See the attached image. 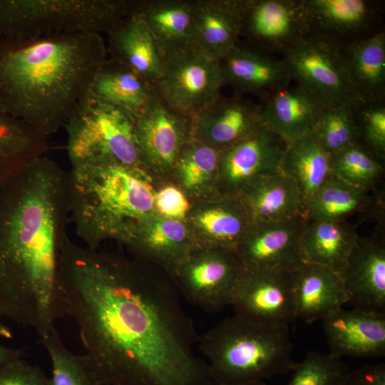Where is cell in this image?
Returning <instances> with one entry per match:
<instances>
[{
    "mask_svg": "<svg viewBox=\"0 0 385 385\" xmlns=\"http://www.w3.org/2000/svg\"><path fill=\"white\" fill-rule=\"evenodd\" d=\"M184 145L177 163L185 186L196 188L218 169L222 152L200 141Z\"/></svg>",
    "mask_w": 385,
    "mask_h": 385,
    "instance_id": "cell-38",
    "label": "cell"
},
{
    "mask_svg": "<svg viewBox=\"0 0 385 385\" xmlns=\"http://www.w3.org/2000/svg\"><path fill=\"white\" fill-rule=\"evenodd\" d=\"M154 205L160 213L171 219L185 217L189 202L183 193L174 186H167L155 196Z\"/></svg>",
    "mask_w": 385,
    "mask_h": 385,
    "instance_id": "cell-41",
    "label": "cell"
},
{
    "mask_svg": "<svg viewBox=\"0 0 385 385\" xmlns=\"http://www.w3.org/2000/svg\"><path fill=\"white\" fill-rule=\"evenodd\" d=\"M356 115L359 131L367 148L380 158L385 155V108L366 103L356 107Z\"/></svg>",
    "mask_w": 385,
    "mask_h": 385,
    "instance_id": "cell-39",
    "label": "cell"
},
{
    "mask_svg": "<svg viewBox=\"0 0 385 385\" xmlns=\"http://www.w3.org/2000/svg\"><path fill=\"white\" fill-rule=\"evenodd\" d=\"M69 218L68 173L46 154L0 186V316L40 339L68 315L58 262Z\"/></svg>",
    "mask_w": 385,
    "mask_h": 385,
    "instance_id": "cell-2",
    "label": "cell"
},
{
    "mask_svg": "<svg viewBox=\"0 0 385 385\" xmlns=\"http://www.w3.org/2000/svg\"><path fill=\"white\" fill-rule=\"evenodd\" d=\"M216 385H245L292 371L288 325L252 321L235 314L198 339Z\"/></svg>",
    "mask_w": 385,
    "mask_h": 385,
    "instance_id": "cell-5",
    "label": "cell"
},
{
    "mask_svg": "<svg viewBox=\"0 0 385 385\" xmlns=\"http://www.w3.org/2000/svg\"><path fill=\"white\" fill-rule=\"evenodd\" d=\"M305 217L250 223L235 250L244 267L285 272L296 268L302 263L300 237Z\"/></svg>",
    "mask_w": 385,
    "mask_h": 385,
    "instance_id": "cell-13",
    "label": "cell"
},
{
    "mask_svg": "<svg viewBox=\"0 0 385 385\" xmlns=\"http://www.w3.org/2000/svg\"><path fill=\"white\" fill-rule=\"evenodd\" d=\"M155 91L153 85L133 70L106 58L96 70L87 93L134 113L147 103Z\"/></svg>",
    "mask_w": 385,
    "mask_h": 385,
    "instance_id": "cell-27",
    "label": "cell"
},
{
    "mask_svg": "<svg viewBox=\"0 0 385 385\" xmlns=\"http://www.w3.org/2000/svg\"><path fill=\"white\" fill-rule=\"evenodd\" d=\"M216 385V384H214ZM245 385H266L264 382H259V383H255V384H245Z\"/></svg>",
    "mask_w": 385,
    "mask_h": 385,
    "instance_id": "cell-45",
    "label": "cell"
},
{
    "mask_svg": "<svg viewBox=\"0 0 385 385\" xmlns=\"http://www.w3.org/2000/svg\"><path fill=\"white\" fill-rule=\"evenodd\" d=\"M329 354L378 358L385 354V314L358 309L336 308L322 319Z\"/></svg>",
    "mask_w": 385,
    "mask_h": 385,
    "instance_id": "cell-17",
    "label": "cell"
},
{
    "mask_svg": "<svg viewBox=\"0 0 385 385\" xmlns=\"http://www.w3.org/2000/svg\"><path fill=\"white\" fill-rule=\"evenodd\" d=\"M197 221L220 247L235 251L250 223L241 202L240 206L205 210L197 215Z\"/></svg>",
    "mask_w": 385,
    "mask_h": 385,
    "instance_id": "cell-36",
    "label": "cell"
},
{
    "mask_svg": "<svg viewBox=\"0 0 385 385\" xmlns=\"http://www.w3.org/2000/svg\"><path fill=\"white\" fill-rule=\"evenodd\" d=\"M21 356V350L11 349L0 344V365Z\"/></svg>",
    "mask_w": 385,
    "mask_h": 385,
    "instance_id": "cell-43",
    "label": "cell"
},
{
    "mask_svg": "<svg viewBox=\"0 0 385 385\" xmlns=\"http://www.w3.org/2000/svg\"><path fill=\"white\" fill-rule=\"evenodd\" d=\"M48 379L36 365L21 358L0 365V385H48Z\"/></svg>",
    "mask_w": 385,
    "mask_h": 385,
    "instance_id": "cell-40",
    "label": "cell"
},
{
    "mask_svg": "<svg viewBox=\"0 0 385 385\" xmlns=\"http://www.w3.org/2000/svg\"><path fill=\"white\" fill-rule=\"evenodd\" d=\"M12 337L10 329L0 321V337L9 339L12 338Z\"/></svg>",
    "mask_w": 385,
    "mask_h": 385,
    "instance_id": "cell-44",
    "label": "cell"
},
{
    "mask_svg": "<svg viewBox=\"0 0 385 385\" xmlns=\"http://www.w3.org/2000/svg\"><path fill=\"white\" fill-rule=\"evenodd\" d=\"M179 294L207 312H217L230 304L232 295L245 267L235 250L187 255L176 267Z\"/></svg>",
    "mask_w": 385,
    "mask_h": 385,
    "instance_id": "cell-10",
    "label": "cell"
},
{
    "mask_svg": "<svg viewBox=\"0 0 385 385\" xmlns=\"http://www.w3.org/2000/svg\"><path fill=\"white\" fill-rule=\"evenodd\" d=\"M356 107L345 104L326 108L321 114L312 133L330 155L358 142Z\"/></svg>",
    "mask_w": 385,
    "mask_h": 385,
    "instance_id": "cell-35",
    "label": "cell"
},
{
    "mask_svg": "<svg viewBox=\"0 0 385 385\" xmlns=\"http://www.w3.org/2000/svg\"><path fill=\"white\" fill-rule=\"evenodd\" d=\"M225 85L235 94L255 95L264 101L289 86L292 78L284 61L256 46L236 44L220 60Z\"/></svg>",
    "mask_w": 385,
    "mask_h": 385,
    "instance_id": "cell-16",
    "label": "cell"
},
{
    "mask_svg": "<svg viewBox=\"0 0 385 385\" xmlns=\"http://www.w3.org/2000/svg\"><path fill=\"white\" fill-rule=\"evenodd\" d=\"M193 43L222 59L242 34L248 0H194Z\"/></svg>",
    "mask_w": 385,
    "mask_h": 385,
    "instance_id": "cell-20",
    "label": "cell"
},
{
    "mask_svg": "<svg viewBox=\"0 0 385 385\" xmlns=\"http://www.w3.org/2000/svg\"><path fill=\"white\" fill-rule=\"evenodd\" d=\"M312 29L302 0H248L242 34L256 47L283 53Z\"/></svg>",
    "mask_w": 385,
    "mask_h": 385,
    "instance_id": "cell-14",
    "label": "cell"
},
{
    "mask_svg": "<svg viewBox=\"0 0 385 385\" xmlns=\"http://www.w3.org/2000/svg\"><path fill=\"white\" fill-rule=\"evenodd\" d=\"M359 237L345 221L305 217L300 237L301 262L341 273Z\"/></svg>",
    "mask_w": 385,
    "mask_h": 385,
    "instance_id": "cell-24",
    "label": "cell"
},
{
    "mask_svg": "<svg viewBox=\"0 0 385 385\" xmlns=\"http://www.w3.org/2000/svg\"><path fill=\"white\" fill-rule=\"evenodd\" d=\"M47 149L46 137L10 115L0 105V186Z\"/></svg>",
    "mask_w": 385,
    "mask_h": 385,
    "instance_id": "cell-30",
    "label": "cell"
},
{
    "mask_svg": "<svg viewBox=\"0 0 385 385\" xmlns=\"http://www.w3.org/2000/svg\"><path fill=\"white\" fill-rule=\"evenodd\" d=\"M141 173L122 165L71 167L69 215L86 247L96 250L107 237L123 240L151 212L155 197Z\"/></svg>",
    "mask_w": 385,
    "mask_h": 385,
    "instance_id": "cell-4",
    "label": "cell"
},
{
    "mask_svg": "<svg viewBox=\"0 0 385 385\" xmlns=\"http://www.w3.org/2000/svg\"><path fill=\"white\" fill-rule=\"evenodd\" d=\"M312 28L347 33L364 26L369 8L364 0H302Z\"/></svg>",
    "mask_w": 385,
    "mask_h": 385,
    "instance_id": "cell-33",
    "label": "cell"
},
{
    "mask_svg": "<svg viewBox=\"0 0 385 385\" xmlns=\"http://www.w3.org/2000/svg\"><path fill=\"white\" fill-rule=\"evenodd\" d=\"M67 314L101 385H214L175 287L67 235L58 262Z\"/></svg>",
    "mask_w": 385,
    "mask_h": 385,
    "instance_id": "cell-1",
    "label": "cell"
},
{
    "mask_svg": "<svg viewBox=\"0 0 385 385\" xmlns=\"http://www.w3.org/2000/svg\"><path fill=\"white\" fill-rule=\"evenodd\" d=\"M287 144L262 124L222 152L220 165L229 185L245 192L262 180L282 173Z\"/></svg>",
    "mask_w": 385,
    "mask_h": 385,
    "instance_id": "cell-15",
    "label": "cell"
},
{
    "mask_svg": "<svg viewBox=\"0 0 385 385\" xmlns=\"http://www.w3.org/2000/svg\"><path fill=\"white\" fill-rule=\"evenodd\" d=\"M351 78L366 102L381 99L385 88V35L378 33L342 48Z\"/></svg>",
    "mask_w": 385,
    "mask_h": 385,
    "instance_id": "cell-29",
    "label": "cell"
},
{
    "mask_svg": "<svg viewBox=\"0 0 385 385\" xmlns=\"http://www.w3.org/2000/svg\"><path fill=\"white\" fill-rule=\"evenodd\" d=\"M225 85L220 61L190 44L162 54L154 88L168 106L192 117L216 101Z\"/></svg>",
    "mask_w": 385,
    "mask_h": 385,
    "instance_id": "cell-9",
    "label": "cell"
},
{
    "mask_svg": "<svg viewBox=\"0 0 385 385\" xmlns=\"http://www.w3.org/2000/svg\"><path fill=\"white\" fill-rule=\"evenodd\" d=\"M63 126L71 167L142 163L133 115L123 108L86 92Z\"/></svg>",
    "mask_w": 385,
    "mask_h": 385,
    "instance_id": "cell-7",
    "label": "cell"
},
{
    "mask_svg": "<svg viewBox=\"0 0 385 385\" xmlns=\"http://www.w3.org/2000/svg\"><path fill=\"white\" fill-rule=\"evenodd\" d=\"M128 0H0V41L108 33L133 10Z\"/></svg>",
    "mask_w": 385,
    "mask_h": 385,
    "instance_id": "cell-6",
    "label": "cell"
},
{
    "mask_svg": "<svg viewBox=\"0 0 385 385\" xmlns=\"http://www.w3.org/2000/svg\"><path fill=\"white\" fill-rule=\"evenodd\" d=\"M194 0L135 1L133 11L145 24L160 54L193 43Z\"/></svg>",
    "mask_w": 385,
    "mask_h": 385,
    "instance_id": "cell-25",
    "label": "cell"
},
{
    "mask_svg": "<svg viewBox=\"0 0 385 385\" xmlns=\"http://www.w3.org/2000/svg\"><path fill=\"white\" fill-rule=\"evenodd\" d=\"M343 385H385V364H364L349 370Z\"/></svg>",
    "mask_w": 385,
    "mask_h": 385,
    "instance_id": "cell-42",
    "label": "cell"
},
{
    "mask_svg": "<svg viewBox=\"0 0 385 385\" xmlns=\"http://www.w3.org/2000/svg\"><path fill=\"white\" fill-rule=\"evenodd\" d=\"M131 113L142 162L160 168L174 165L186 143L192 117L168 106L156 91Z\"/></svg>",
    "mask_w": 385,
    "mask_h": 385,
    "instance_id": "cell-12",
    "label": "cell"
},
{
    "mask_svg": "<svg viewBox=\"0 0 385 385\" xmlns=\"http://www.w3.org/2000/svg\"><path fill=\"white\" fill-rule=\"evenodd\" d=\"M379 158L356 142L331 155V170L349 185L367 191L382 173Z\"/></svg>",
    "mask_w": 385,
    "mask_h": 385,
    "instance_id": "cell-34",
    "label": "cell"
},
{
    "mask_svg": "<svg viewBox=\"0 0 385 385\" xmlns=\"http://www.w3.org/2000/svg\"><path fill=\"white\" fill-rule=\"evenodd\" d=\"M240 202L250 223L282 221L305 215L298 187L282 173L255 184L245 192Z\"/></svg>",
    "mask_w": 385,
    "mask_h": 385,
    "instance_id": "cell-26",
    "label": "cell"
},
{
    "mask_svg": "<svg viewBox=\"0 0 385 385\" xmlns=\"http://www.w3.org/2000/svg\"><path fill=\"white\" fill-rule=\"evenodd\" d=\"M292 371L287 385H343L349 368L341 358L311 351Z\"/></svg>",
    "mask_w": 385,
    "mask_h": 385,
    "instance_id": "cell-37",
    "label": "cell"
},
{
    "mask_svg": "<svg viewBox=\"0 0 385 385\" xmlns=\"http://www.w3.org/2000/svg\"><path fill=\"white\" fill-rule=\"evenodd\" d=\"M340 274L354 308L385 314L384 243L359 237Z\"/></svg>",
    "mask_w": 385,
    "mask_h": 385,
    "instance_id": "cell-19",
    "label": "cell"
},
{
    "mask_svg": "<svg viewBox=\"0 0 385 385\" xmlns=\"http://www.w3.org/2000/svg\"><path fill=\"white\" fill-rule=\"evenodd\" d=\"M297 318L307 323L322 319L349 302L341 274L328 267L301 263L291 272Z\"/></svg>",
    "mask_w": 385,
    "mask_h": 385,
    "instance_id": "cell-22",
    "label": "cell"
},
{
    "mask_svg": "<svg viewBox=\"0 0 385 385\" xmlns=\"http://www.w3.org/2000/svg\"><path fill=\"white\" fill-rule=\"evenodd\" d=\"M260 112L261 105L243 96H220L192 117V129L199 135L198 141L223 152L261 124Z\"/></svg>",
    "mask_w": 385,
    "mask_h": 385,
    "instance_id": "cell-18",
    "label": "cell"
},
{
    "mask_svg": "<svg viewBox=\"0 0 385 385\" xmlns=\"http://www.w3.org/2000/svg\"><path fill=\"white\" fill-rule=\"evenodd\" d=\"M281 171L298 187L306 205L331 170V155L311 133L286 147L281 161Z\"/></svg>",
    "mask_w": 385,
    "mask_h": 385,
    "instance_id": "cell-28",
    "label": "cell"
},
{
    "mask_svg": "<svg viewBox=\"0 0 385 385\" xmlns=\"http://www.w3.org/2000/svg\"><path fill=\"white\" fill-rule=\"evenodd\" d=\"M282 60L292 80L325 108L366 104L351 78L342 47L331 37L309 34L287 48Z\"/></svg>",
    "mask_w": 385,
    "mask_h": 385,
    "instance_id": "cell-8",
    "label": "cell"
},
{
    "mask_svg": "<svg viewBox=\"0 0 385 385\" xmlns=\"http://www.w3.org/2000/svg\"><path fill=\"white\" fill-rule=\"evenodd\" d=\"M291 272L245 267L230 301L235 314L257 322L288 325L297 319Z\"/></svg>",
    "mask_w": 385,
    "mask_h": 385,
    "instance_id": "cell-11",
    "label": "cell"
},
{
    "mask_svg": "<svg viewBox=\"0 0 385 385\" xmlns=\"http://www.w3.org/2000/svg\"><path fill=\"white\" fill-rule=\"evenodd\" d=\"M107 54L95 33L0 41V105L47 138L63 125Z\"/></svg>",
    "mask_w": 385,
    "mask_h": 385,
    "instance_id": "cell-3",
    "label": "cell"
},
{
    "mask_svg": "<svg viewBox=\"0 0 385 385\" xmlns=\"http://www.w3.org/2000/svg\"><path fill=\"white\" fill-rule=\"evenodd\" d=\"M366 191L357 188L331 173L316 190L305 208V217L311 219L344 221L362 209Z\"/></svg>",
    "mask_w": 385,
    "mask_h": 385,
    "instance_id": "cell-31",
    "label": "cell"
},
{
    "mask_svg": "<svg viewBox=\"0 0 385 385\" xmlns=\"http://www.w3.org/2000/svg\"><path fill=\"white\" fill-rule=\"evenodd\" d=\"M41 342L52 365L48 385H101L90 356L87 354L78 355L70 351L56 328Z\"/></svg>",
    "mask_w": 385,
    "mask_h": 385,
    "instance_id": "cell-32",
    "label": "cell"
},
{
    "mask_svg": "<svg viewBox=\"0 0 385 385\" xmlns=\"http://www.w3.org/2000/svg\"><path fill=\"white\" fill-rule=\"evenodd\" d=\"M107 34V53L111 58L129 67L154 86L161 74L162 56L141 18L132 10Z\"/></svg>",
    "mask_w": 385,
    "mask_h": 385,
    "instance_id": "cell-23",
    "label": "cell"
},
{
    "mask_svg": "<svg viewBox=\"0 0 385 385\" xmlns=\"http://www.w3.org/2000/svg\"><path fill=\"white\" fill-rule=\"evenodd\" d=\"M325 108L302 87L288 86L261 104V124L288 145L310 134Z\"/></svg>",
    "mask_w": 385,
    "mask_h": 385,
    "instance_id": "cell-21",
    "label": "cell"
}]
</instances>
